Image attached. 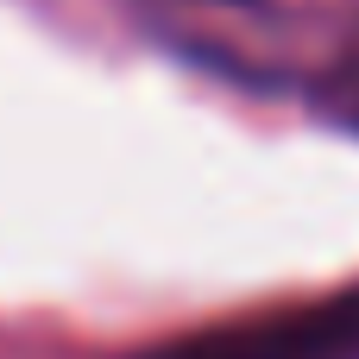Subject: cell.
Listing matches in <instances>:
<instances>
[{
  "label": "cell",
  "instance_id": "cell-2",
  "mask_svg": "<svg viewBox=\"0 0 359 359\" xmlns=\"http://www.w3.org/2000/svg\"><path fill=\"white\" fill-rule=\"evenodd\" d=\"M334 114L359 126V38L347 44V57H341V69H334Z\"/></svg>",
  "mask_w": 359,
  "mask_h": 359
},
{
  "label": "cell",
  "instance_id": "cell-1",
  "mask_svg": "<svg viewBox=\"0 0 359 359\" xmlns=\"http://www.w3.org/2000/svg\"><path fill=\"white\" fill-rule=\"evenodd\" d=\"M126 359H359V284L246 322H215Z\"/></svg>",
  "mask_w": 359,
  "mask_h": 359
}]
</instances>
